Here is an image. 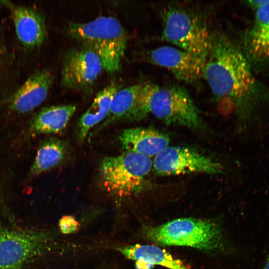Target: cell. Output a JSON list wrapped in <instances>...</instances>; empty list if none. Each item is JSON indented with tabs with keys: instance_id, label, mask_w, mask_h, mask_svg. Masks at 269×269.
Returning a JSON list of instances; mask_svg holds the SVG:
<instances>
[{
	"instance_id": "obj_10",
	"label": "cell",
	"mask_w": 269,
	"mask_h": 269,
	"mask_svg": "<svg viewBox=\"0 0 269 269\" xmlns=\"http://www.w3.org/2000/svg\"><path fill=\"white\" fill-rule=\"evenodd\" d=\"M144 59L166 68L180 81L194 83L203 77L206 60L178 48L163 46L150 50Z\"/></svg>"
},
{
	"instance_id": "obj_5",
	"label": "cell",
	"mask_w": 269,
	"mask_h": 269,
	"mask_svg": "<svg viewBox=\"0 0 269 269\" xmlns=\"http://www.w3.org/2000/svg\"><path fill=\"white\" fill-rule=\"evenodd\" d=\"M162 17L163 39L206 60L213 36L201 16L182 6L171 5L164 10Z\"/></svg>"
},
{
	"instance_id": "obj_17",
	"label": "cell",
	"mask_w": 269,
	"mask_h": 269,
	"mask_svg": "<svg viewBox=\"0 0 269 269\" xmlns=\"http://www.w3.org/2000/svg\"><path fill=\"white\" fill-rule=\"evenodd\" d=\"M126 258L169 269H189L165 250L154 245L135 244L116 248Z\"/></svg>"
},
{
	"instance_id": "obj_11",
	"label": "cell",
	"mask_w": 269,
	"mask_h": 269,
	"mask_svg": "<svg viewBox=\"0 0 269 269\" xmlns=\"http://www.w3.org/2000/svg\"><path fill=\"white\" fill-rule=\"evenodd\" d=\"M0 2L10 13L20 43L28 49L41 46L45 40L46 32L43 16L30 7L18 5L10 1Z\"/></svg>"
},
{
	"instance_id": "obj_3",
	"label": "cell",
	"mask_w": 269,
	"mask_h": 269,
	"mask_svg": "<svg viewBox=\"0 0 269 269\" xmlns=\"http://www.w3.org/2000/svg\"><path fill=\"white\" fill-rule=\"evenodd\" d=\"M66 32L82 46L94 52L108 73L112 75L119 71L127 47L128 34L117 18L100 16L88 22H70Z\"/></svg>"
},
{
	"instance_id": "obj_8",
	"label": "cell",
	"mask_w": 269,
	"mask_h": 269,
	"mask_svg": "<svg viewBox=\"0 0 269 269\" xmlns=\"http://www.w3.org/2000/svg\"><path fill=\"white\" fill-rule=\"evenodd\" d=\"M152 169L160 176L193 173L218 174L224 167L212 157L184 146H169L154 157Z\"/></svg>"
},
{
	"instance_id": "obj_4",
	"label": "cell",
	"mask_w": 269,
	"mask_h": 269,
	"mask_svg": "<svg viewBox=\"0 0 269 269\" xmlns=\"http://www.w3.org/2000/svg\"><path fill=\"white\" fill-rule=\"evenodd\" d=\"M142 235L156 244L219 250L224 239L219 224L212 220L180 218L156 226H144Z\"/></svg>"
},
{
	"instance_id": "obj_16",
	"label": "cell",
	"mask_w": 269,
	"mask_h": 269,
	"mask_svg": "<svg viewBox=\"0 0 269 269\" xmlns=\"http://www.w3.org/2000/svg\"><path fill=\"white\" fill-rule=\"evenodd\" d=\"M253 26L247 36L249 54L256 59L269 57V0L255 10Z\"/></svg>"
},
{
	"instance_id": "obj_1",
	"label": "cell",
	"mask_w": 269,
	"mask_h": 269,
	"mask_svg": "<svg viewBox=\"0 0 269 269\" xmlns=\"http://www.w3.org/2000/svg\"><path fill=\"white\" fill-rule=\"evenodd\" d=\"M203 78L217 98L234 102L239 127L245 129L251 120L248 99L254 79L246 57L225 36H213Z\"/></svg>"
},
{
	"instance_id": "obj_12",
	"label": "cell",
	"mask_w": 269,
	"mask_h": 269,
	"mask_svg": "<svg viewBox=\"0 0 269 269\" xmlns=\"http://www.w3.org/2000/svg\"><path fill=\"white\" fill-rule=\"evenodd\" d=\"M53 81L48 70L34 73L12 95L8 102L10 109L20 114L30 112L45 101Z\"/></svg>"
},
{
	"instance_id": "obj_9",
	"label": "cell",
	"mask_w": 269,
	"mask_h": 269,
	"mask_svg": "<svg viewBox=\"0 0 269 269\" xmlns=\"http://www.w3.org/2000/svg\"><path fill=\"white\" fill-rule=\"evenodd\" d=\"M104 70L98 56L81 46L68 50L63 56L61 84L69 90L85 91L96 82Z\"/></svg>"
},
{
	"instance_id": "obj_6",
	"label": "cell",
	"mask_w": 269,
	"mask_h": 269,
	"mask_svg": "<svg viewBox=\"0 0 269 269\" xmlns=\"http://www.w3.org/2000/svg\"><path fill=\"white\" fill-rule=\"evenodd\" d=\"M152 166L150 157L125 151L102 160L100 166L101 181L111 194L119 197H128L144 189L146 178Z\"/></svg>"
},
{
	"instance_id": "obj_24",
	"label": "cell",
	"mask_w": 269,
	"mask_h": 269,
	"mask_svg": "<svg viewBox=\"0 0 269 269\" xmlns=\"http://www.w3.org/2000/svg\"><path fill=\"white\" fill-rule=\"evenodd\" d=\"M264 269H269V255H268L266 261Z\"/></svg>"
},
{
	"instance_id": "obj_23",
	"label": "cell",
	"mask_w": 269,
	"mask_h": 269,
	"mask_svg": "<svg viewBox=\"0 0 269 269\" xmlns=\"http://www.w3.org/2000/svg\"><path fill=\"white\" fill-rule=\"evenodd\" d=\"M153 266L140 261H135V269H151Z\"/></svg>"
},
{
	"instance_id": "obj_21",
	"label": "cell",
	"mask_w": 269,
	"mask_h": 269,
	"mask_svg": "<svg viewBox=\"0 0 269 269\" xmlns=\"http://www.w3.org/2000/svg\"><path fill=\"white\" fill-rule=\"evenodd\" d=\"M6 92V85L5 82L0 73V105L4 99Z\"/></svg>"
},
{
	"instance_id": "obj_7",
	"label": "cell",
	"mask_w": 269,
	"mask_h": 269,
	"mask_svg": "<svg viewBox=\"0 0 269 269\" xmlns=\"http://www.w3.org/2000/svg\"><path fill=\"white\" fill-rule=\"evenodd\" d=\"M49 242L43 232L0 227V269H21L46 251Z\"/></svg>"
},
{
	"instance_id": "obj_22",
	"label": "cell",
	"mask_w": 269,
	"mask_h": 269,
	"mask_svg": "<svg viewBox=\"0 0 269 269\" xmlns=\"http://www.w3.org/2000/svg\"><path fill=\"white\" fill-rule=\"evenodd\" d=\"M268 1L269 0H250L248 1V5L255 10Z\"/></svg>"
},
{
	"instance_id": "obj_2",
	"label": "cell",
	"mask_w": 269,
	"mask_h": 269,
	"mask_svg": "<svg viewBox=\"0 0 269 269\" xmlns=\"http://www.w3.org/2000/svg\"><path fill=\"white\" fill-rule=\"evenodd\" d=\"M150 114L167 125L194 131L206 128L190 95L179 86L143 83L137 103L127 121H139Z\"/></svg>"
},
{
	"instance_id": "obj_15",
	"label": "cell",
	"mask_w": 269,
	"mask_h": 269,
	"mask_svg": "<svg viewBox=\"0 0 269 269\" xmlns=\"http://www.w3.org/2000/svg\"><path fill=\"white\" fill-rule=\"evenodd\" d=\"M76 110V106L71 104L45 107L33 119L30 131L34 134L59 133L66 127Z\"/></svg>"
},
{
	"instance_id": "obj_20",
	"label": "cell",
	"mask_w": 269,
	"mask_h": 269,
	"mask_svg": "<svg viewBox=\"0 0 269 269\" xmlns=\"http://www.w3.org/2000/svg\"><path fill=\"white\" fill-rule=\"evenodd\" d=\"M60 231L64 234H70L77 231L80 227L79 222L71 215H64L59 221Z\"/></svg>"
},
{
	"instance_id": "obj_14",
	"label": "cell",
	"mask_w": 269,
	"mask_h": 269,
	"mask_svg": "<svg viewBox=\"0 0 269 269\" xmlns=\"http://www.w3.org/2000/svg\"><path fill=\"white\" fill-rule=\"evenodd\" d=\"M121 85L113 83L98 93L91 105L81 116L78 123V138L83 141L90 130L107 118L111 102Z\"/></svg>"
},
{
	"instance_id": "obj_18",
	"label": "cell",
	"mask_w": 269,
	"mask_h": 269,
	"mask_svg": "<svg viewBox=\"0 0 269 269\" xmlns=\"http://www.w3.org/2000/svg\"><path fill=\"white\" fill-rule=\"evenodd\" d=\"M67 144L62 140L50 137L40 144L30 172L32 175H39L62 163L68 156Z\"/></svg>"
},
{
	"instance_id": "obj_19",
	"label": "cell",
	"mask_w": 269,
	"mask_h": 269,
	"mask_svg": "<svg viewBox=\"0 0 269 269\" xmlns=\"http://www.w3.org/2000/svg\"><path fill=\"white\" fill-rule=\"evenodd\" d=\"M142 84L119 89L114 95L108 115L97 131L112 124L127 120L134 110L141 91Z\"/></svg>"
},
{
	"instance_id": "obj_13",
	"label": "cell",
	"mask_w": 269,
	"mask_h": 269,
	"mask_svg": "<svg viewBox=\"0 0 269 269\" xmlns=\"http://www.w3.org/2000/svg\"><path fill=\"white\" fill-rule=\"evenodd\" d=\"M119 140L125 151L154 157L168 146L167 135L151 128H134L124 130Z\"/></svg>"
}]
</instances>
